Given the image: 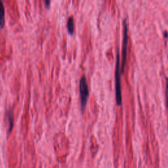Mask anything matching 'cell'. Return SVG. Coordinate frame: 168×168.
I'll list each match as a JSON object with an SVG mask.
<instances>
[{
  "label": "cell",
  "mask_w": 168,
  "mask_h": 168,
  "mask_svg": "<svg viewBox=\"0 0 168 168\" xmlns=\"http://www.w3.org/2000/svg\"><path fill=\"white\" fill-rule=\"evenodd\" d=\"M115 87H116V99L118 106H121L122 103V90H121V71L120 68V53L117 52L116 70H115Z\"/></svg>",
  "instance_id": "1"
},
{
  "label": "cell",
  "mask_w": 168,
  "mask_h": 168,
  "mask_svg": "<svg viewBox=\"0 0 168 168\" xmlns=\"http://www.w3.org/2000/svg\"><path fill=\"white\" fill-rule=\"evenodd\" d=\"M127 44H128V26L126 19L124 21V39H123V46H122V62H121V68L120 71L121 73H123L125 68V62H126L127 57Z\"/></svg>",
  "instance_id": "2"
},
{
  "label": "cell",
  "mask_w": 168,
  "mask_h": 168,
  "mask_svg": "<svg viewBox=\"0 0 168 168\" xmlns=\"http://www.w3.org/2000/svg\"><path fill=\"white\" fill-rule=\"evenodd\" d=\"M80 98H81V106L82 109L86 107L87 99L89 97V88L87 85L86 77L83 76L80 81Z\"/></svg>",
  "instance_id": "3"
},
{
  "label": "cell",
  "mask_w": 168,
  "mask_h": 168,
  "mask_svg": "<svg viewBox=\"0 0 168 168\" xmlns=\"http://www.w3.org/2000/svg\"><path fill=\"white\" fill-rule=\"evenodd\" d=\"M7 118L9 123V131L11 132L13 126V114L11 109L7 110Z\"/></svg>",
  "instance_id": "4"
},
{
  "label": "cell",
  "mask_w": 168,
  "mask_h": 168,
  "mask_svg": "<svg viewBox=\"0 0 168 168\" xmlns=\"http://www.w3.org/2000/svg\"><path fill=\"white\" fill-rule=\"evenodd\" d=\"M5 24V8L3 2L0 1V28H2Z\"/></svg>",
  "instance_id": "5"
},
{
  "label": "cell",
  "mask_w": 168,
  "mask_h": 168,
  "mask_svg": "<svg viewBox=\"0 0 168 168\" xmlns=\"http://www.w3.org/2000/svg\"><path fill=\"white\" fill-rule=\"evenodd\" d=\"M67 28L71 34H73L74 32V21L73 16H71L67 21Z\"/></svg>",
  "instance_id": "6"
},
{
  "label": "cell",
  "mask_w": 168,
  "mask_h": 168,
  "mask_svg": "<svg viewBox=\"0 0 168 168\" xmlns=\"http://www.w3.org/2000/svg\"><path fill=\"white\" fill-rule=\"evenodd\" d=\"M165 99H166L167 107L168 109V77H166L165 80Z\"/></svg>",
  "instance_id": "7"
},
{
  "label": "cell",
  "mask_w": 168,
  "mask_h": 168,
  "mask_svg": "<svg viewBox=\"0 0 168 168\" xmlns=\"http://www.w3.org/2000/svg\"><path fill=\"white\" fill-rule=\"evenodd\" d=\"M45 3H46V7H48L50 6V3H51V1H49V0H46V1H45Z\"/></svg>",
  "instance_id": "8"
},
{
  "label": "cell",
  "mask_w": 168,
  "mask_h": 168,
  "mask_svg": "<svg viewBox=\"0 0 168 168\" xmlns=\"http://www.w3.org/2000/svg\"><path fill=\"white\" fill-rule=\"evenodd\" d=\"M164 35H165V38H167V36H168V34L167 33V32H165V34H164Z\"/></svg>",
  "instance_id": "9"
}]
</instances>
